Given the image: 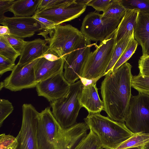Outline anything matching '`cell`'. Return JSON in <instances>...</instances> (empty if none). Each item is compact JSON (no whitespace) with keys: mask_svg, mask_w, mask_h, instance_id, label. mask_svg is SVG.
Returning <instances> with one entry per match:
<instances>
[{"mask_svg":"<svg viewBox=\"0 0 149 149\" xmlns=\"http://www.w3.org/2000/svg\"><path fill=\"white\" fill-rule=\"evenodd\" d=\"M132 68L126 62L116 70L109 72L101 83L104 110L109 118L119 122H125L132 96Z\"/></svg>","mask_w":149,"mask_h":149,"instance_id":"6da1fadb","label":"cell"},{"mask_svg":"<svg viewBox=\"0 0 149 149\" xmlns=\"http://www.w3.org/2000/svg\"><path fill=\"white\" fill-rule=\"evenodd\" d=\"M89 129L85 122L62 127L55 118L50 107L40 112L37 130L38 149H73Z\"/></svg>","mask_w":149,"mask_h":149,"instance_id":"7a4b0ae2","label":"cell"},{"mask_svg":"<svg viewBox=\"0 0 149 149\" xmlns=\"http://www.w3.org/2000/svg\"><path fill=\"white\" fill-rule=\"evenodd\" d=\"M84 120L90 130L98 136L103 148L115 149L135 134L124 123L114 121L99 112L88 113Z\"/></svg>","mask_w":149,"mask_h":149,"instance_id":"3957f363","label":"cell"},{"mask_svg":"<svg viewBox=\"0 0 149 149\" xmlns=\"http://www.w3.org/2000/svg\"><path fill=\"white\" fill-rule=\"evenodd\" d=\"M38 34L45 38L50 50L65 60L70 53L79 47L85 37L81 31L69 24L57 25L52 30Z\"/></svg>","mask_w":149,"mask_h":149,"instance_id":"277c9868","label":"cell"},{"mask_svg":"<svg viewBox=\"0 0 149 149\" xmlns=\"http://www.w3.org/2000/svg\"><path fill=\"white\" fill-rule=\"evenodd\" d=\"M83 86L80 80L70 84L66 96L50 103L52 113L63 128H69L76 124L79 112L82 107L80 97Z\"/></svg>","mask_w":149,"mask_h":149,"instance_id":"5b68a950","label":"cell"},{"mask_svg":"<svg viewBox=\"0 0 149 149\" xmlns=\"http://www.w3.org/2000/svg\"><path fill=\"white\" fill-rule=\"evenodd\" d=\"M117 29L110 35L96 45L85 63L81 77L98 80L104 74L111 58L116 44Z\"/></svg>","mask_w":149,"mask_h":149,"instance_id":"8992f818","label":"cell"},{"mask_svg":"<svg viewBox=\"0 0 149 149\" xmlns=\"http://www.w3.org/2000/svg\"><path fill=\"white\" fill-rule=\"evenodd\" d=\"M125 122L133 133L149 134V96L132 95Z\"/></svg>","mask_w":149,"mask_h":149,"instance_id":"52a82bcc","label":"cell"},{"mask_svg":"<svg viewBox=\"0 0 149 149\" xmlns=\"http://www.w3.org/2000/svg\"><path fill=\"white\" fill-rule=\"evenodd\" d=\"M120 20L108 18L96 12H91L83 19L81 31L91 40L104 39L117 28Z\"/></svg>","mask_w":149,"mask_h":149,"instance_id":"ba28073f","label":"cell"},{"mask_svg":"<svg viewBox=\"0 0 149 149\" xmlns=\"http://www.w3.org/2000/svg\"><path fill=\"white\" fill-rule=\"evenodd\" d=\"M22 111V126L16 137V149H38L36 134L40 113L30 104H24Z\"/></svg>","mask_w":149,"mask_h":149,"instance_id":"9c48e42d","label":"cell"},{"mask_svg":"<svg viewBox=\"0 0 149 149\" xmlns=\"http://www.w3.org/2000/svg\"><path fill=\"white\" fill-rule=\"evenodd\" d=\"M91 41L85 36L79 47L70 53L65 60L63 75L70 84L75 83L81 76L85 63L91 52V48L95 44H92Z\"/></svg>","mask_w":149,"mask_h":149,"instance_id":"30bf717a","label":"cell"},{"mask_svg":"<svg viewBox=\"0 0 149 149\" xmlns=\"http://www.w3.org/2000/svg\"><path fill=\"white\" fill-rule=\"evenodd\" d=\"M40 58L24 66L16 65L10 74L3 81L4 87L13 91L36 87L34 67Z\"/></svg>","mask_w":149,"mask_h":149,"instance_id":"8fae6325","label":"cell"},{"mask_svg":"<svg viewBox=\"0 0 149 149\" xmlns=\"http://www.w3.org/2000/svg\"><path fill=\"white\" fill-rule=\"evenodd\" d=\"M70 85L62 71L40 81L36 87L38 95L45 98L51 103L66 96Z\"/></svg>","mask_w":149,"mask_h":149,"instance_id":"7c38bea8","label":"cell"},{"mask_svg":"<svg viewBox=\"0 0 149 149\" xmlns=\"http://www.w3.org/2000/svg\"><path fill=\"white\" fill-rule=\"evenodd\" d=\"M90 1L75 0V2L67 7L47 9L35 15L49 20L58 25L79 17L85 11Z\"/></svg>","mask_w":149,"mask_h":149,"instance_id":"4fadbf2b","label":"cell"},{"mask_svg":"<svg viewBox=\"0 0 149 149\" xmlns=\"http://www.w3.org/2000/svg\"><path fill=\"white\" fill-rule=\"evenodd\" d=\"M0 23L8 27L10 35L22 38L31 37L36 32L42 31L40 24L32 16H4L0 19Z\"/></svg>","mask_w":149,"mask_h":149,"instance_id":"5bb4252c","label":"cell"},{"mask_svg":"<svg viewBox=\"0 0 149 149\" xmlns=\"http://www.w3.org/2000/svg\"><path fill=\"white\" fill-rule=\"evenodd\" d=\"M47 44L45 40L40 38L26 41L17 64L20 66L25 65L36 59L41 58L49 50Z\"/></svg>","mask_w":149,"mask_h":149,"instance_id":"9a60e30c","label":"cell"},{"mask_svg":"<svg viewBox=\"0 0 149 149\" xmlns=\"http://www.w3.org/2000/svg\"><path fill=\"white\" fill-rule=\"evenodd\" d=\"M97 81L86 86H83L80 97L82 107L88 113H100L104 110L103 102L99 95L96 86Z\"/></svg>","mask_w":149,"mask_h":149,"instance_id":"2e32d148","label":"cell"},{"mask_svg":"<svg viewBox=\"0 0 149 149\" xmlns=\"http://www.w3.org/2000/svg\"><path fill=\"white\" fill-rule=\"evenodd\" d=\"M65 58L51 61L44 58H40L34 67L36 80L38 83L51 76L63 71Z\"/></svg>","mask_w":149,"mask_h":149,"instance_id":"e0dca14e","label":"cell"},{"mask_svg":"<svg viewBox=\"0 0 149 149\" xmlns=\"http://www.w3.org/2000/svg\"><path fill=\"white\" fill-rule=\"evenodd\" d=\"M134 33L142 49V56L149 55V13H139Z\"/></svg>","mask_w":149,"mask_h":149,"instance_id":"ac0fdd59","label":"cell"},{"mask_svg":"<svg viewBox=\"0 0 149 149\" xmlns=\"http://www.w3.org/2000/svg\"><path fill=\"white\" fill-rule=\"evenodd\" d=\"M139 13L137 10H126L117 28L116 43L125 36L134 32Z\"/></svg>","mask_w":149,"mask_h":149,"instance_id":"d6986e66","label":"cell"},{"mask_svg":"<svg viewBox=\"0 0 149 149\" xmlns=\"http://www.w3.org/2000/svg\"><path fill=\"white\" fill-rule=\"evenodd\" d=\"M40 0H17L15 1L10 11L14 16L28 17L33 16L36 13Z\"/></svg>","mask_w":149,"mask_h":149,"instance_id":"ffe728a7","label":"cell"},{"mask_svg":"<svg viewBox=\"0 0 149 149\" xmlns=\"http://www.w3.org/2000/svg\"><path fill=\"white\" fill-rule=\"evenodd\" d=\"M134 38V33L125 36L116 43L109 65L104 74L106 75L109 72H112L115 65L120 57L127 47L132 40Z\"/></svg>","mask_w":149,"mask_h":149,"instance_id":"44dd1931","label":"cell"},{"mask_svg":"<svg viewBox=\"0 0 149 149\" xmlns=\"http://www.w3.org/2000/svg\"><path fill=\"white\" fill-rule=\"evenodd\" d=\"M126 10L120 0H113L107 9L102 14L106 17L120 20L124 15Z\"/></svg>","mask_w":149,"mask_h":149,"instance_id":"7402d4cb","label":"cell"},{"mask_svg":"<svg viewBox=\"0 0 149 149\" xmlns=\"http://www.w3.org/2000/svg\"><path fill=\"white\" fill-rule=\"evenodd\" d=\"M102 148L98 136L90 130L73 149H100Z\"/></svg>","mask_w":149,"mask_h":149,"instance_id":"603a6c76","label":"cell"},{"mask_svg":"<svg viewBox=\"0 0 149 149\" xmlns=\"http://www.w3.org/2000/svg\"><path fill=\"white\" fill-rule=\"evenodd\" d=\"M149 142V134L139 133L124 142L115 149H123L129 148L144 146Z\"/></svg>","mask_w":149,"mask_h":149,"instance_id":"cb8c5ba5","label":"cell"},{"mask_svg":"<svg viewBox=\"0 0 149 149\" xmlns=\"http://www.w3.org/2000/svg\"><path fill=\"white\" fill-rule=\"evenodd\" d=\"M131 85L139 93L149 96V76H143L140 73L132 76Z\"/></svg>","mask_w":149,"mask_h":149,"instance_id":"d4e9b609","label":"cell"},{"mask_svg":"<svg viewBox=\"0 0 149 149\" xmlns=\"http://www.w3.org/2000/svg\"><path fill=\"white\" fill-rule=\"evenodd\" d=\"M75 1V0H40L35 13L47 9L65 7Z\"/></svg>","mask_w":149,"mask_h":149,"instance_id":"484cf974","label":"cell"},{"mask_svg":"<svg viewBox=\"0 0 149 149\" xmlns=\"http://www.w3.org/2000/svg\"><path fill=\"white\" fill-rule=\"evenodd\" d=\"M126 10H135L143 14L149 13V0H120Z\"/></svg>","mask_w":149,"mask_h":149,"instance_id":"4316f807","label":"cell"},{"mask_svg":"<svg viewBox=\"0 0 149 149\" xmlns=\"http://www.w3.org/2000/svg\"><path fill=\"white\" fill-rule=\"evenodd\" d=\"M20 55L12 47L4 36H0V55L15 63Z\"/></svg>","mask_w":149,"mask_h":149,"instance_id":"83f0119b","label":"cell"},{"mask_svg":"<svg viewBox=\"0 0 149 149\" xmlns=\"http://www.w3.org/2000/svg\"><path fill=\"white\" fill-rule=\"evenodd\" d=\"M138 45V43L134 38L132 40L115 65L112 71L116 70L123 64L127 62L135 52Z\"/></svg>","mask_w":149,"mask_h":149,"instance_id":"f1b7e54d","label":"cell"},{"mask_svg":"<svg viewBox=\"0 0 149 149\" xmlns=\"http://www.w3.org/2000/svg\"><path fill=\"white\" fill-rule=\"evenodd\" d=\"M14 107L8 100H0V126L1 127L4 120L12 112Z\"/></svg>","mask_w":149,"mask_h":149,"instance_id":"f546056e","label":"cell"},{"mask_svg":"<svg viewBox=\"0 0 149 149\" xmlns=\"http://www.w3.org/2000/svg\"><path fill=\"white\" fill-rule=\"evenodd\" d=\"M18 143L17 138L10 135H0V149H16Z\"/></svg>","mask_w":149,"mask_h":149,"instance_id":"4dcf8cb0","label":"cell"},{"mask_svg":"<svg viewBox=\"0 0 149 149\" xmlns=\"http://www.w3.org/2000/svg\"><path fill=\"white\" fill-rule=\"evenodd\" d=\"M12 47L18 53L21 54L26 41L23 38L11 35L4 36Z\"/></svg>","mask_w":149,"mask_h":149,"instance_id":"1f68e13d","label":"cell"},{"mask_svg":"<svg viewBox=\"0 0 149 149\" xmlns=\"http://www.w3.org/2000/svg\"><path fill=\"white\" fill-rule=\"evenodd\" d=\"M111 1L91 0L87 6H92L97 11H102L104 12L108 8Z\"/></svg>","mask_w":149,"mask_h":149,"instance_id":"d6a6232c","label":"cell"},{"mask_svg":"<svg viewBox=\"0 0 149 149\" xmlns=\"http://www.w3.org/2000/svg\"><path fill=\"white\" fill-rule=\"evenodd\" d=\"M138 68L140 74L149 76V55L142 56L138 61Z\"/></svg>","mask_w":149,"mask_h":149,"instance_id":"836d02e7","label":"cell"},{"mask_svg":"<svg viewBox=\"0 0 149 149\" xmlns=\"http://www.w3.org/2000/svg\"><path fill=\"white\" fill-rule=\"evenodd\" d=\"M15 65V63L0 55V75L1 76L7 72L12 71Z\"/></svg>","mask_w":149,"mask_h":149,"instance_id":"e575fe53","label":"cell"},{"mask_svg":"<svg viewBox=\"0 0 149 149\" xmlns=\"http://www.w3.org/2000/svg\"><path fill=\"white\" fill-rule=\"evenodd\" d=\"M32 17L40 24L42 31H47L52 30L56 25L54 22L45 18L35 15Z\"/></svg>","mask_w":149,"mask_h":149,"instance_id":"d590c367","label":"cell"},{"mask_svg":"<svg viewBox=\"0 0 149 149\" xmlns=\"http://www.w3.org/2000/svg\"><path fill=\"white\" fill-rule=\"evenodd\" d=\"M15 0H0V19L4 16V13L10 11V8Z\"/></svg>","mask_w":149,"mask_h":149,"instance_id":"8d00e7d4","label":"cell"},{"mask_svg":"<svg viewBox=\"0 0 149 149\" xmlns=\"http://www.w3.org/2000/svg\"><path fill=\"white\" fill-rule=\"evenodd\" d=\"M44 58L49 61H54L58 60L61 57L55 52L49 50L41 58Z\"/></svg>","mask_w":149,"mask_h":149,"instance_id":"74e56055","label":"cell"},{"mask_svg":"<svg viewBox=\"0 0 149 149\" xmlns=\"http://www.w3.org/2000/svg\"><path fill=\"white\" fill-rule=\"evenodd\" d=\"M10 35L8 27L5 26H0V36H4Z\"/></svg>","mask_w":149,"mask_h":149,"instance_id":"f35d334b","label":"cell"},{"mask_svg":"<svg viewBox=\"0 0 149 149\" xmlns=\"http://www.w3.org/2000/svg\"><path fill=\"white\" fill-rule=\"evenodd\" d=\"M79 79L84 86H87L93 82L97 81V80L94 79H88L86 78L80 77Z\"/></svg>","mask_w":149,"mask_h":149,"instance_id":"ab89813d","label":"cell"},{"mask_svg":"<svg viewBox=\"0 0 149 149\" xmlns=\"http://www.w3.org/2000/svg\"><path fill=\"white\" fill-rule=\"evenodd\" d=\"M105 149H108L106 148ZM123 149H144V146H139L137 147H132L130 148H125Z\"/></svg>","mask_w":149,"mask_h":149,"instance_id":"60d3db41","label":"cell"},{"mask_svg":"<svg viewBox=\"0 0 149 149\" xmlns=\"http://www.w3.org/2000/svg\"><path fill=\"white\" fill-rule=\"evenodd\" d=\"M144 149H149V142L144 146Z\"/></svg>","mask_w":149,"mask_h":149,"instance_id":"b9f144b4","label":"cell"},{"mask_svg":"<svg viewBox=\"0 0 149 149\" xmlns=\"http://www.w3.org/2000/svg\"><path fill=\"white\" fill-rule=\"evenodd\" d=\"M0 89L1 90V89L3 87H4V84L3 82H1L0 83Z\"/></svg>","mask_w":149,"mask_h":149,"instance_id":"7bdbcfd3","label":"cell"},{"mask_svg":"<svg viewBox=\"0 0 149 149\" xmlns=\"http://www.w3.org/2000/svg\"><path fill=\"white\" fill-rule=\"evenodd\" d=\"M103 149V148H101V149Z\"/></svg>","mask_w":149,"mask_h":149,"instance_id":"ee69618b","label":"cell"}]
</instances>
